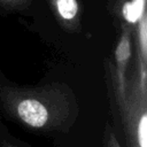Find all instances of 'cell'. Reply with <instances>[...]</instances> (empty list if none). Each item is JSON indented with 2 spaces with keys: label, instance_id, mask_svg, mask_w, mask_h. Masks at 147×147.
<instances>
[{
  "label": "cell",
  "instance_id": "obj_1",
  "mask_svg": "<svg viewBox=\"0 0 147 147\" xmlns=\"http://www.w3.org/2000/svg\"><path fill=\"white\" fill-rule=\"evenodd\" d=\"M20 117L29 125L33 127L42 126L47 121L46 108L37 100H24L18 105Z\"/></svg>",
  "mask_w": 147,
  "mask_h": 147
},
{
  "label": "cell",
  "instance_id": "obj_2",
  "mask_svg": "<svg viewBox=\"0 0 147 147\" xmlns=\"http://www.w3.org/2000/svg\"><path fill=\"white\" fill-rule=\"evenodd\" d=\"M144 10V0H132L131 2H127L123 8L124 17L129 22H137Z\"/></svg>",
  "mask_w": 147,
  "mask_h": 147
},
{
  "label": "cell",
  "instance_id": "obj_3",
  "mask_svg": "<svg viewBox=\"0 0 147 147\" xmlns=\"http://www.w3.org/2000/svg\"><path fill=\"white\" fill-rule=\"evenodd\" d=\"M57 9L60 15L65 20H71L77 13L76 0H57Z\"/></svg>",
  "mask_w": 147,
  "mask_h": 147
},
{
  "label": "cell",
  "instance_id": "obj_4",
  "mask_svg": "<svg viewBox=\"0 0 147 147\" xmlns=\"http://www.w3.org/2000/svg\"><path fill=\"white\" fill-rule=\"evenodd\" d=\"M138 136H139V145L140 147H147V116L144 115L140 119L138 126Z\"/></svg>",
  "mask_w": 147,
  "mask_h": 147
},
{
  "label": "cell",
  "instance_id": "obj_5",
  "mask_svg": "<svg viewBox=\"0 0 147 147\" xmlns=\"http://www.w3.org/2000/svg\"><path fill=\"white\" fill-rule=\"evenodd\" d=\"M130 54V46H129V42L127 40H123L121 42V45L118 46V49H117V59L118 61H123L125 60Z\"/></svg>",
  "mask_w": 147,
  "mask_h": 147
},
{
  "label": "cell",
  "instance_id": "obj_6",
  "mask_svg": "<svg viewBox=\"0 0 147 147\" xmlns=\"http://www.w3.org/2000/svg\"><path fill=\"white\" fill-rule=\"evenodd\" d=\"M141 41H142V48L146 47V23L142 22L141 24Z\"/></svg>",
  "mask_w": 147,
  "mask_h": 147
}]
</instances>
